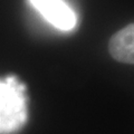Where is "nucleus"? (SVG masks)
Instances as JSON below:
<instances>
[{"label":"nucleus","instance_id":"obj_1","mask_svg":"<svg viewBox=\"0 0 134 134\" xmlns=\"http://www.w3.org/2000/svg\"><path fill=\"white\" fill-rule=\"evenodd\" d=\"M27 120L24 86L9 77L0 82V134H11Z\"/></svg>","mask_w":134,"mask_h":134},{"label":"nucleus","instance_id":"obj_2","mask_svg":"<svg viewBox=\"0 0 134 134\" xmlns=\"http://www.w3.org/2000/svg\"><path fill=\"white\" fill-rule=\"evenodd\" d=\"M30 2L54 27L68 31L76 26V15L63 0H30Z\"/></svg>","mask_w":134,"mask_h":134},{"label":"nucleus","instance_id":"obj_3","mask_svg":"<svg viewBox=\"0 0 134 134\" xmlns=\"http://www.w3.org/2000/svg\"><path fill=\"white\" fill-rule=\"evenodd\" d=\"M108 52L115 60L124 64L134 63V25L130 24L112 36Z\"/></svg>","mask_w":134,"mask_h":134}]
</instances>
